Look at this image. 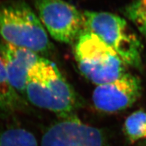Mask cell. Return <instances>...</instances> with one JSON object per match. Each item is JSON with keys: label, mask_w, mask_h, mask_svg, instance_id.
Segmentation results:
<instances>
[{"label": "cell", "mask_w": 146, "mask_h": 146, "mask_svg": "<svg viewBox=\"0 0 146 146\" xmlns=\"http://www.w3.org/2000/svg\"><path fill=\"white\" fill-rule=\"evenodd\" d=\"M0 57L11 85L25 99L29 72L45 57L28 49L9 44L3 40L0 41Z\"/></svg>", "instance_id": "cell-8"}, {"label": "cell", "mask_w": 146, "mask_h": 146, "mask_svg": "<svg viewBox=\"0 0 146 146\" xmlns=\"http://www.w3.org/2000/svg\"><path fill=\"white\" fill-rule=\"evenodd\" d=\"M0 146H39L35 137L26 129L8 128L0 130Z\"/></svg>", "instance_id": "cell-10"}, {"label": "cell", "mask_w": 146, "mask_h": 146, "mask_svg": "<svg viewBox=\"0 0 146 146\" xmlns=\"http://www.w3.org/2000/svg\"><path fill=\"white\" fill-rule=\"evenodd\" d=\"M125 14L146 38V0H135L126 8Z\"/></svg>", "instance_id": "cell-12"}, {"label": "cell", "mask_w": 146, "mask_h": 146, "mask_svg": "<svg viewBox=\"0 0 146 146\" xmlns=\"http://www.w3.org/2000/svg\"><path fill=\"white\" fill-rule=\"evenodd\" d=\"M0 35L9 44L28 49L43 57L53 51L41 21L22 0L0 3Z\"/></svg>", "instance_id": "cell-2"}, {"label": "cell", "mask_w": 146, "mask_h": 146, "mask_svg": "<svg viewBox=\"0 0 146 146\" xmlns=\"http://www.w3.org/2000/svg\"><path fill=\"white\" fill-rule=\"evenodd\" d=\"M124 131L131 142L146 139V112L139 110L128 116L124 125Z\"/></svg>", "instance_id": "cell-11"}, {"label": "cell", "mask_w": 146, "mask_h": 146, "mask_svg": "<svg viewBox=\"0 0 146 146\" xmlns=\"http://www.w3.org/2000/svg\"><path fill=\"white\" fill-rule=\"evenodd\" d=\"M39 18L53 39L75 42L84 29L83 14L64 0H32Z\"/></svg>", "instance_id": "cell-5"}, {"label": "cell", "mask_w": 146, "mask_h": 146, "mask_svg": "<svg viewBox=\"0 0 146 146\" xmlns=\"http://www.w3.org/2000/svg\"><path fill=\"white\" fill-rule=\"evenodd\" d=\"M84 29L98 35L116 52L125 64L139 68L142 45L127 21L108 12H83Z\"/></svg>", "instance_id": "cell-4"}, {"label": "cell", "mask_w": 146, "mask_h": 146, "mask_svg": "<svg viewBox=\"0 0 146 146\" xmlns=\"http://www.w3.org/2000/svg\"><path fill=\"white\" fill-rule=\"evenodd\" d=\"M25 98L35 106L63 119L74 116L80 105L77 94L54 63L43 58L29 74Z\"/></svg>", "instance_id": "cell-1"}, {"label": "cell", "mask_w": 146, "mask_h": 146, "mask_svg": "<svg viewBox=\"0 0 146 146\" xmlns=\"http://www.w3.org/2000/svg\"><path fill=\"white\" fill-rule=\"evenodd\" d=\"M74 43L78 68L93 83H111L127 73L119 56L96 34L83 29Z\"/></svg>", "instance_id": "cell-3"}, {"label": "cell", "mask_w": 146, "mask_h": 146, "mask_svg": "<svg viewBox=\"0 0 146 146\" xmlns=\"http://www.w3.org/2000/svg\"><path fill=\"white\" fill-rule=\"evenodd\" d=\"M26 108L27 102L11 85L0 57V116L8 117Z\"/></svg>", "instance_id": "cell-9"}, {"label": "cell", "mask_w": 146, "mask_h": 146, "mask_svg": "<svg viewBox=\"0 0 146 146\" xmlns=\"http://www.w3.org/2000/svg\"><path fill=\"white\" fill-rule=\"evenodd\" d=\"M41 146H108L103 133L71 116L55 123L45 131Z\"/></svg>", "instance_id": "cell-6"}, {"label": "cell", "mask_w": 146, "mask_h": 146, "mask_svg": "<svg viewBox=\"0 0 146 146\" xmlns=\"http://www.w3.org/2000/svg\"><path fill=\"white\" fill-rule=\"evenodd\" d=\"M141 81L127 73L111 83L98 85L93 94V102L98 110L115 113L128 108L141 95Z\"/></svg>", "instance_id": "cell-7"}]
</instances>
